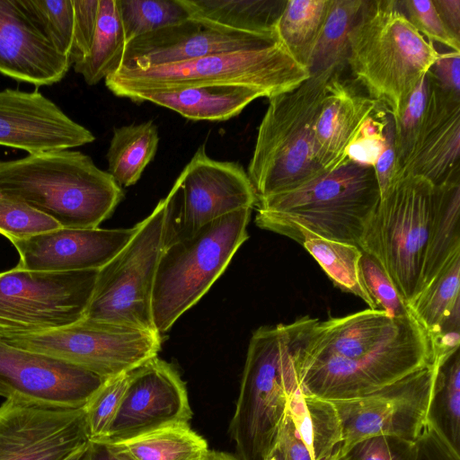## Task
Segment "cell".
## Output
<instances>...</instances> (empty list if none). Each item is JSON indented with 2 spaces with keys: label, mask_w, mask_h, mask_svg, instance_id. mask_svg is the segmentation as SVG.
<instances>
[{
  "label": "cell",
  "mask_w": 460,
  "mask_h": 460,
  "mask_svg": "<svg viewBox=\"0 0 460 460\" xmlns=\"http://www.w3.org/2000/svg\"><path fill=\"white\" fill-rule=\"evenodd\" d=\"M317 318L261 326L252 335L229 434L239 460H265L299 384L302 353Z\"/></svg>",
  "instance_id": "obj_1"
},
{
  "label": "cell",
  "mask_w": 460,
  "mask_h": 460,
  "mask_svg": "<svg viewBox=\"0 0 460 460\" xmlns=\"http://www.w3.org/2000/svg\"><path fill=\"white\" fill-rule=\"evenodd\" d=\"M0 196L27 204L61 227L96 228L124 192L89 155L64 149L0 160Z\"/></svg>",
  "instance_id": "obj_2"
},
{
  "label": "cell",
  "mask_w": 460,
  "mask_h": 460,
  "mask_svg": "<svg viewBox=\"0 0 460 460\" xmlns=\"http://www.w3.org/2000/svg\"><path fill=\"white\" fill-rule=\"evenodd\" d=\"M380 199L373 166L349 160L297 188L258 199L255 224L292 240L305 229L360 248Z\"/></svg>",
  "instance_id": "obj_3"
},
{
  "label": "cell",
  "mask_w": 460,
  "mask_h": 460,
  "mask_svg": "<svg viewBox=\"0 0 460 460\" xmlns=\"http://www.w3.org/2000/svg\"><path fill=\"white\" fill-rule=\"evenodd\" d=\"M439 55L409 22L398 1L365 0L349 37L346 61L367 96L396 120Z\"/></svg>",
  "instance_id": "obj_4"
},
{
  "label": "cell",
  "mask_w": 460,
  "mask_h": 460,
  "mask_svg": "<svg viewBox=\"0 0 460 460\" xmlns=\"http://www.w3.org/2000/svg\"><path fill=\"white\" fill-rule=\"evenodd\" d=\"M341 67L312 74L295 89L269 99L247 172L257 200L325 172L314 155V126L326 85Z\"/></svg>",
  "instance_id": "obj_5"
},
{
  "label": "cell",
  "mask_w": 460,
  "mask_h": 460,
  "mask_svg": "<svg viewBox=\"0 0 460 460\" xmlns=\"http://www.w3.org/2000/svg\"><path fill=\"white\" fill-rule=\"evenodd\" d=\"M309 76L308 70L280 43L145 69L119 68L104 80L114 95L131 101L145 93L207 85L247 87L270 99L295 89Z\"/></svg>",
  "instance_id": "obj_6"
},
{
  "label": "cell",
  "mask_w": 460,
  "mask_h": 460,
  "mask_svg": "<svg viewBox=\"0 0 460 460\" xmlns=\"http://www.w3.org/2000/svg\"><path fill=\"white\" fill-rule=\"evenodd\" d=\"M252 208L226 214L190 237L163 248L152 293V317L161 335L208 291L247 240Z\"/></svg>",
  "instance_id": "obj_7"
},
{
  "label": "cell",
  "mask_w": 460,
  "mask_h": 460,
  "mask_svg": "<svg viewBox=\"0 0 460 460\" xmlns=\"http://www.w3.org/2000/svg\"><path fill=\"white\" fill-rule=\"evenodd\" d=\"M436 186L404 174L381 197L360 249L385 270L409 305L420 294Z\"/></svg>",
  "instance_id": "obj_8"
},
{
  "label": "cell",
  "mask_w": 460,
  "mask_h": 460,
  "mask_svg": "<svg viewBox=\"0 0 460 460\" xmlns=\"http://www.w3.org/2000/svg\"><path fill=\"white\" fill-rule=\"evenodd\" d=\"M429 332L411 314L400 331L355 358H326L299 366V384L311 395L344 400L367 395L436 363Z\"/></svg>",
  "instance_id": "obj_9"
},
{
  "label": "cell",
  "mask_w": 460,
  "mask_h": 460,
  "mask_svg": "<svg viewBox=\"0 0 460 460\" xmlns=\"http://www.w3.org/2000/svg\"><path fill=\"white\" fill-rule=\"evenodd\" d=\"M0 341L69 362L106 379L156 357L162 342L156 332L86 318L46 331L0 330Z\"/></svg>",
  "instance_id": "obj_10"
},
{
  "label": "cell",
  "mask_w": 460,
  "mask_h": 460,
  "mask_svg": "<svg viewBox=\"0 0 460 460\" xmlns=\"http://www.w3.org/2000/svg\"><path fill=\"white\" fill-rule=\"evenodd\" d=\"M164 217L163 199L137 224L127 245L98 270L84 318L156 332L152 293L163 250Z\"/></svg>",
  "instance_id": "obj_11"
},
{
  "label": "cell",
  "mask_w": 460,
  "mask_h": 460,
  "mask_svg": "<svg viewBox=\"0 0 460 460\" xmlns=\"http://www.w3.org/2000/svg\"><path fill=\"white\" fill-rule=\"evenodd\" d=\"M163 248L190 237L208 223L257 203L242 165L210 158L200 146L164 199Z\"/></svg>",
  "instance_id": "obj_12"
},
{
  "label": "cell",
  "mask_w": 460,
  "mask_h": 460,
  "mask_svg": "<svg viewBox=\"0 0 460 460\" xmlns=\"http://www.w3.org/2000/svg\"><path fill=\"white\" fill-rule=\"evenodd\" d=\"M98 270L40 271L15 267L0 273V330H52L81 321Z\"/></svg>",
  "instance_id": "obj_13"
},
{
  "label": "cell",
  "mask_w": 460,
  "mask_h": 460,
  "mask_svg": "<svg viewBox=\"0 0 460 460\" xmlns=\"http://www.w3.org/2000/svg\"><path fill=\"white\" fill-rule=\"evenodd\" d=\"M439 363L436 361L364 396L332 401L342 433L340 456L365 438L387 435L416 442L429 422Z\"/></svg>",
  "instance_id": "obj_14"
},
{
  "label": "cell",
  "mask_w": 460,
  "mask_h": 460,
  "mask_svg": "<svg viewBox=\"0 0 460 460\" xmlns=\"http://www.w3.org/2000/svg\"><path fill=\"white\" fill-rule=\"evenodd\" d=\"M88 441L84 406L15 398L0 405V460H63Z\"/></svg>",
  "instance_id": "obj_15"
},
{
  "label": "cell",
  "mask_w": 460,
  "mask_h": 460,
  "mask_svg": "<svg viewBox=\"0 0 460 460\" xmlns=\"http://www.w3.org/2000/svg\"><path fill=\"white\" fill-rule=\"evenodd\" d=\"M85 368L0 341V396L84 407L106 381Z\"/></svg>",
  "instance_id": "obj_16"
},
{
  "label": "cell",
  "mask_w": 460,
  "mask_h": 460,
  "mask_svg": "<svg viewBox=\"0 0 460 460\" xmlns=\"http://www.w3.org/2000/svg\"><path fill=\"white\" fill-rule=\"evenodd\" d=\"M280 43L284 42L277 26L268 31H241L189 18L128 42L119 68L145 69L213 54L262 49Z\"/></svg>",
  "instance_id": "obj_17"
},
{
  "label": "cell",
  "mask_w": 460,
  "mask_h": 460,
  "mask_svg": "<svg viewBox=\"0 0 460 460\" xmlns=\"http://www.w3.org/2000/svg\"><path fill=\"white\" fill-rule=\"evenodd\" d=\"M191 418L185 383L173 366L156 356L132 369L118 412L96 441L124 440Z\"/></svg>",
  "instance_id": "obj_18"
},
{
  "label": "cell",
  "mask_w": 460,
  "mask_h": 460,
  "mask_svg": "<svg viewBox=\"0 0 460 460\" xmlns=\"http://www.w3.org/2000/svg\"><path fill=\"white\" fill-rule=\"evenodd\" d=\"M93 134L38 91H0V146L29 155L71 149L93 142Z\"/></svg>",
  "instance_id": "obj_19"
},
{
  "label": "cell",
  "mask_w": 460,
  "mask_h": 460,
  "mask_svg": "<svg viewBox=\"0 0 460 460\" xmlns=\"http://www.w3.org/2000/svg\"><path fill=\"white\" fill-rule=\"evenodd\" d=\"M131 228L59 227L23 239H9L19 253L16 267L40 271L99 270L137 231Z\"/></svg>",
  "instance_id": "obj_20"
},
{
  "label": "cell",
  "mask_w": 460,
  "mask_h": 460,
  "mask_svg": "<svg viewBox=\"0 0 460 460\" xmlns=\"http://www.w3.org/2000/svg\"><path fill=\"white\" fill-rule=\"evenodd\" d=\"M426 77L424 118L402 176H419L434 186L460 183V96Z\"/></svg>",
  "instance_id": "obj_21"
},
{
  "label": "cell",
  "mask_w": 460,
  "mask_h": 460,
  "mask_svg": "<svg viewBox=\"0 0 460 460\" xmlns=\"http://www.w3.org/2000/svg\"><path fill=\"white\" fill-rule=\"evenodd\" d=\"M72 66L19 0H0V73L35 86L61 81Z\"/></svg>",
  "instance_id": "obj_22"
},
{
  "label": "cell",
  "mask_w": 460,
  "mask_h": 460,
  "mask_svg": "<svg viewBox=\"0 0 460 460\" xmlns=\"http://www.w3.org/2000/svg\"><path fill=\"white\" fill-rule=\"evenodd\" d=\"M338 70L328 82L314 126V155L324 172L349 161V151L367 121L378 111L370 97L343 82Z\"/></svg>",
  "instance_id": "obj_23"
},
{
  "label": "cell",
  "mask_w": 460,
  "mask_h": 460,
  "mask_svg": "<svg viewBox=\"0 0 460 460\" xmlns=\"http://www.w3.org/2000/svg\"><path fill=\"white\" fill-rule=\"evenodd\" d=\"M406 317L394 318L384 311L368 308L342 317L318 320L299 366L326 358H355L366 355L394 337Z\"/></svg>",
  "instance_id": "obj_24"
},
{
  "label": "cell",
  "mask_w": 460,
  "mask_h": 460,
  "mask_svg": "<svg viewBox=\"0 0 460 460\" xmlns=\"http://www.w3.org/2000/svg\"><path fill=\"white\" fill-rule=\"evenodd\" d=\"M261 97V92L247 87L207 85L145 93L133 102H149L192 120L224 121Z\"/></svg>",
  "instance_id": "obj_25"
},
{
  "label": "cell",
  "mask_w": 460,
  "mask_h": 460,
  "mask_svg": "<svg viewBox=\"0 0 460 460\" xmlns=\"http://www.w3.org/2000/svg\"><path fill=\"white\" fill-rule=\"evenodd\" d=\"M287 413L314 460H329L340 451L341 426L332 401L308 394L299 385L288 400Z\"/></svg>",
  "instance_id": "obj_26"
},
{
  "label": "cell",
  "mask_w": 460,
  "mask_h": 460,
  "mask_svg": "<svg viewBox=\"0 0 460 460\" xmlns=\"http://www.w3.org/2000/svg\"><path fill=\"white\" fill-rule=\"evenodd\" d=\"M190 18L241 31L276 28L287 0H180Z\"/></svg>",
  "instance_id": "obj_27"
},
{
  "label": "cell",
  "mask_w": 460,
  "mask_h": 460,
  "mask_svg": "<svg viewBox=\"0 0 460 460\" xmlns=\"http://www.w3.org/2000/svg\"><path fill=\"white\" fill-rule=\"evenodd\" d=\"M459 222L460 183L436 186L421 290L460 252Z\"/></svg>",
  "instance_id": "obj_28"
},
{
  "label": "cell",
  "mask_w": 460,
  "mask_h": 460,
  "mask_svg": "<svg viewBox=\"0 0 460 460\" xmlns=\"http://www.w3.org/2000/svg\"><path fill=\"white\" fill-rule=\"evenodd\" d=\"M110 443L129 460H203L208 452L207 440L179 422Z\"/></svg>",
  "instance_id": "obj_29"
},
{
  "label": "cell",
  "mask_w": 460,
  "mask_h": 460,
  "mask_svg": "<svg viewBox=\"0 0 460 460\" xmlns=\"http://www.w3.org/2000/svg\"><path fill=\"white\" fill-rule=\"evenodd\" d=\"M126 45L118 0H99L90 49L82 61L73 65L74 70L87 84L94 85L120 67Z\"/></svg>",
  "instance_id": "obj_30"
},
{
  "label": "cell",
  "mask_w": 460,
  "mask_h": 460,
  "mask_svg": "<svg viewBox=\"0 0 460 460\" xmlns=\"http://www.w3.org/2000/svg\"><path fill=\"white\" fill-rule=\"evenodd\" d=\"M158 143L152 120L115 128L106 155L108 172L119 186L134 185L154 159Z\"/></svg>",
  "instance_id": "obj_31"
},
{
  "label": "cell",
  "mask_w": 460,
  "mask_h": 460,
  "mask_svg": "<svg viewBox=\"0 0 460 460\" xmlns=\"http://www.w3.org/2000/svg\"><path fill=\"white\" fill-rule=\"evenodd\" d=\"M293 240L314 258L335 287L353 294L370 309L376 310L361 279L359 260L362 251L359 247L325 239L305 229L299 230Z\"/></svg>",
  "instance_id": "obj_32"
},
{
  "label": "cell",
  "mask_w": 460,
  "mask_h": 460,
  "mask_svg": "<svg viewBox=\"0 0 460 460\" xmlns=\"http://www.w3.org/2000/svg\"><path fill=\"white\" fill-rule=\"evenodd\" d=\"M364 4L365 0H330L307 67L310 75L343 65L348 55L349 34Z\"/></svg>",
  "instance_id": "obj_33"
},
{
  "label": "cell",
  "mask_w": 460,
  "mask_h": 460,
  "mask_svg": "<svg viewBox=\"0 0 460 460\" xmlns=\"http://www.w3.org/2000/svg\"><path fill=\"white\" fill-rule=\"evenodd\" d=\"M329 4L330 0H287L277 22L284 44L306 69Z\"/></svg>",
  "instance_id": "obj_34"
},
{
  "label": "cell",
  "mask_w": 460,
  "mask_h": 460,
  "mask_svg": "<svg viewBox=\"0 0 460 460\" xmlns=\"http://www.w3.org/2000/svg\"><path fill=\"white\" fill-rule=\"evenodd\" d=\"M408 306L429 335L438 331L444 319L460 307V252L448 261Z\"/></svg>",
  "instance_id": "obj_35"
},
{
  "label": "cell",
  "mask_w": 460,
  "mask_h": 460,
  "mask_svg": "<svg viewBox=\"0 0 460 460\" xmlns=\"http://www.w3.org/2000/svg\"><path fill=\"white\" fill-rule=\"evenodd\" d=\"M429 420L455 449L460 443V354L459 349L439 362Z\"/></svg>",
  "instance_id": "obj_36"
},
{
  "label": "cell",
  "mask_w": 460,
  "mask_h": 460,
  "mask_svg": "<svg viewBox=\"0 0 460 460\" xmlns=\"http://www.w3.org/2000/svg\"><path fill=\"white\" fill-rule=\"evenodd\" d=\"M127 43L190 18L180 0H118Z\"/></svg>",
  "instance_id": "obj_37"
},
{
  "label": "cell",
  "mask_w": 460,
  "mask_h": 460,
  "mask_svg": "<svg viewBox=\"0 0 460 460\" xmlns=\"http://www.w3.org/2000/svg\"><path fill=\"white\" fill-rule=\"evenodd\" d=\"M19 2L54 48L69 58L75 31L74 0Z\"/></svg>",
  "instance_id": "obj_38"
},
{
  "label": "cell",
  "mask_w": 460,
  "mask_h": 460,
  "mask_svg": "<svg viewBox=\"0 0 460 460\" xmlns=\"http://www.w3.org/2000/svg\"><path fill=\"white\" fill-rule=\"evenodd\" d=\"M131 372L132 369L107 379L84 405L89 440H100L106 435L120 406Z\"/></svg>",
  "instance_id": "obj_39"
},
{
  "label": "cell",
  "mask_w": 460,
  "mask_h": 460,
  "mask_svg": "<svg viewBox=\"0 0 460 460\" xmlns=\"http://www.w3.org/2000/svg\"><path fill=\"white\" fill-rule=\"evenodd\" d=\"M428 97L426 75L419 82L410 95L400 117L394 120V142L400 177L409 160L420 132Z\"/></svg>",
  "instance_id": "obj_40"
},
{
  "label": "cell",
  "mask_w": 460,
  "mask_h": 460,
  "mask_svg": "<svg viewBox=\"0 0 460 460\" xmlns=\"http://www.w3.org/2000/svg\"><path fill=\"white\" fill-rule=\"evenodd\" d=\"M59 227L53 218L27 204L0 196V234L8 240L23 239Z\"/></svg>",
  "instance_id": "obj_41"
},
{
  "label": "cell",
  "mask_w": 460,
  "mask_h": 460,
  "mask_svg": "<svg viewBox=\"0 0 460 460\" xmlns=\"http://www.w3.org/2000/svg\"><path fill=\"white\" fill-rule=\"evenodd\" d=\"M359 270L364 286L376 310L384 311L394 318H402L411 314L410 307L403 301L383 267L363 251L359 260Z\"/></svg>",
  "instance_id": "obj_42"
},
{
  "label": "cell",
  "mask_w": 460,
  "mask_h": 460,
  "mask_svg": "<svg viewBox=\"0 0 460 460\" xmlns=\"http://www.w3.org/2000/svg\"><path fill=\"white\" fill-rule=\"evenodd\" d=\"M412 26L431 43L437 42L451 51L460 52V40L447 30L432 0L398 1Z\"/></svg>",
  "instance_id": "obj_43"
},
{
  "label": "cell",
  "mask_w": 460,
  "mask_h": 460,
  "mask_svg": "<svg viewBox=\"0 0 460 460\" xmlns=\"http://www.w3.org/2000/svg\"><path fill=\"white\" fill-rule=\"evenodd\" d=\"M345 460H417L416 442L394 436H373L355 444Z\"/></svg>",
  "instance_id": "obj_44"
},
{
  "label": "cell",
  "mask_w": 460,
  "mask_h": 460,
  "mask_svg": "<svg viewBox=\"0 0 460 460\" xmlns=\"http://www.w3.org/2000/svg\"><path fill=\"white\" fill-rule=\"evenodd\" d=\"M75 31L69 59L72 66L79 63L87 55L98 15L99 0H74Z\"/></svg>",
  "instance_id": "obj_45"
},
{
  "label": "cell",
  "mask_w": 460,
  "mask_h": 460,
  "mask_svg": "<svg viewBox=\"0 0 460 460\" xmlns=\"http://www.w3.org/2000/svg\"><path fill=\"white\" fill-rule=\"evenodd\" d=\"M384 146L373 166L380 190L384 196L400 178L395 151L394 124L391 114L387 113L385 129Z\"/></svg>",
  "instance_id": "obj_46"
},
{
  "label": "cell",
  "mask_w": 460,
  "mask_h": 460,
  "mask_svg": "<svg viewBox=\"0 0 460 460\" xmlns=\"http://www.w3.org/2000/svg\"><path fill=\"white\" fill-rule=\"evenodd\" d=\"M416 446L417 460H460L459 451L429 420Z\"/></svg>",
  "instance_id": "obj_47"
},
{
  "label": "cell",
  "mask_w": 460,
  "mask_h": 460,
  "mask_svg": "<svg viewBox=\"0 0 460 460\" xmlns=\"http://www.w3.org/2000/svg\"><path fill=\"white\" fill-rule=\"evenodd\" d=\"M427 74L443 90L460 96V52L440 53Z\"/></svg>",
  "instance_id": "obj_48"
},
{
  "label": "cell",
  "mask_w": 460,
  "mask_h": 460,
  "mask_svg": "<svg viewBox=\"0 0 460 460\" xmlns=\"http://www.w3.org/2000/svg\"><path fill=\"white\" fill-rule=\"evenodd\" d=\"M275 445L280 451L283 460H314L296 435L287 412L279 429Z\"/></svg>",
  "instance_id": "obj_49"
},
{
  "label": "cell",
  "mask_w": 460,
  "mask_h": 460,
  "mask_svg": "<svg viewBox=\"0 0 460 460\" xmlns=\"http://www.w3.org/2000/svg\"><path fill=\"white\" fill-rule=\"evenodd\" d=\"M450 33L460 40V0H432Z\"/></svg>",
  "instance_id": "obj_50"
},
{
  "label": "cell",
  "mask_w": 460,
  "mask_h": 460,
  "mask_svg": "<svg viewBox=\"0 0 460 460\" xmlns=\"http://www.w3.org/2000/svg\"><path fill=\"white\" fill-rule=\"evenodd\" d=\"M81 460H129L110 443L89 440Z\"/></svg>",
  "instance_id": "obj_51"
},
{
  "label": "cell",
  "mask_w": 460,
  "mask_h": 460,
  "mask_svg": "<svg viewBox=\"0 0 460 460\" xmlns=\"http://www.w3.org/2000/svg\"><path fill=\"white\" fill-rule=\"evenodd\" d=\"M203 460H239L236 456L228 453L208 450Z\"/></svg>",
  "instance_id": "obj_52"
},
{
  "label": "cell",
  "mask_w": 460,
  "mask_h": 460,
  "mask_svg": "<svg viewBox=\"0 0 460 460\" xmlns=\"http://www.w3.org/2000/svg\"><path fill=\"white\" fill-rule=\"evenodd\" d=\"M87 444V443H86ZM86 444L79 447L63 460H81L86 447Z\"/></svg>",
  "instance_id": "obj_53"
},
{
  "label": "cell",
  "mask_w": 460,
  "mask_h": 460,
  "mask_svg": "<svg viewBox=\"0 0 460 460\" xmlns=\"http://www.w3.org/2000/svg\"><path fill=\"white\" fill-rule=\"evenodd\" d=\"M265 460H283L281 453L276 445L271 448Z\"/></svg>",
  "instance_id": "obj_54"
},
{
  "label": "cell",
  "mask_w": 460,
  "mask_h": 460,
  "mask_svg": "<svg viewBox=\"0 0 460 460\" xmlns=\"http://www.w3.org/2000/svg\"><path fill=\"white\" fill-rule=\"evenodd\" d=\"M340 451L335 453L329 460H345L344 456H341L339 454Z\"/></svg>",
  "instance_id": "obj_55"
}]
</instances>
